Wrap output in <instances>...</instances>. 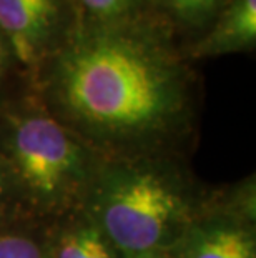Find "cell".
<instances>
[{"instance_id": "4fadbf2b", "label": "cell", "mask_w": 256, "mask_h": 258, "mask_svg": "<svg viewBox=\"0 0 256 258\" xmlns=\"http://www.w3.org/2000/svg\"><path fill=\"white\" fill-rule=\"evenodd\" d=\"M122 258H173L170 251H150V253H138V255H125Z\"/></svg>"}, {"instance_id": "ba28073f", "label": "cell", "mask_w": 256, "mask_h": 258, "mask_svg": "<svg viewBox=\"0 0 256 258\" xmlns=\"http://www.w3.org/2000/svg\"><path fill=\"white\" fill-rule=\"evenodd\" d=\"M182 25L201 27L220 12L223 0H153Z\"/></svg>"}, {"instance_id": "5b68a950", "label": "cell", "mask_w": 256, "mask_h": 258, "mask_svg": "<svg viewBox=\"0 0 256 258\" xmlns=\"http://www.w3.org/2000/svg\"><path fill=\"white\" fill-rule=\"evenodd\" d=\"M168 251L173 258H256L253 220L233 212L198 213Z\"/></svg>"}, {"instance_id": "277c9868", "label": "cell", "mask_w": 256, "mask_h": 258, "mask_svg": "<svg viewBox=\"0 0 256 258\" xmlns=\"http://www.w3.org/2000/svg\"><path fill=\"white\" fill-rule=\"evenodd\" d=\"M67 0H0V34L27 67H42L67 34Z\"/></svg>"}, {"instance_id": "9c48e42d", "label": "cell", "mask_w": 256, "mask_h": 258, "mask_svg": "<svg viewBox=\"0 0 256 258\" xmlns=\"http://www.w3.org/2000/svg\"><path fill=\"white\" fill-rule=\"evenodd\" d=\"M87 19L97 22H120L141 17L146 0H78Z\"/></svg>"}, {"instance_id": "52a82bcc", "label": "cell", "mask_w": 256, "mask_h": 258, "mask_svg": "<svg viewBox=\"0 0 256 258\" xmlns=\"http://www.w3.org/2000/svg\"><path fill=\"white\" fill-rule=\"evenodd\" d=\"M48 258H122L105 233L83 218L60 230Z\"/></svg>"}, {"instance_id": "30bf717a", "label": "cell", "mask_w": 256, "mask_h": 258, "mask_svg": "<svg viewBox=\"0 0 256 258\" xmlns=\"http://www.w3.org/2000/svg\"><path fill=\"white\" fill-rule=\"evenodd\" d=\"M0 258H48L37 238L17 230L0 232Z\"/></svg>"}, {"instance_id": "7a4b0ae2", "label": "cell", "mask_w": 256, "mask_h": 258, "mask_svg": "<svg viewBox=\"0 0 256 258\" xmlns=\"http://www.w3.org/2000/svg\"><path fill=\"white\" fill-rule=\"evenodd\" d=\"M83 205L122 256L168 251L198 215L183 175L146 155L102 160Z\"/></svg>"}, {"instance_id": "6da1fadb", "label": "cell", "mask_w": 256, "mask_h": 258, "mask_svg": "<svg viewBox=\"0 0 256 258\" xmlns=\"http://www.w3.org/2000/svg\"><path fill=\"white\" fill-rule=\"evenodd\" d=\"M42 67L48 112L112 157L158 150L183 134L192 117L187 65L143 17H85L68 27Z\"/></svg>"}, {"instance_id": "7c38bea8", "label": "cell", "mask_w": 256, "mask_h": 258, "mask_svg": "<svg viewBox=\"0 0 256 258\" xmlns=\"http://www.w3.org/2000/svg\"><path fill=\"white\" fill-rule=\"evenodd\" d=\"M9 55H10V48L5 42L4 35L0 34V84H2V79L5 75V70H7V62H9Z\"/></svg>"}, {"instance_id": "8992f818", "label": "cell", "mask_w": 256, "mask_h": 258, "mask_svg": "<svg viewBox=\"0 0 256 258\" xmlns=\"http://www.w3.org/2000/svg\"><path fill=\"white\" fill-rule=\"evenodd\" d=\"M256 42V0H230L213 27L193 47L195 58L244 52Z\"/></svg>"}, {"instance_id": "3957f363", "label": "cell", "mask_w": 256, "mask_h": 258, "mask_svg": "<svg viewBox=\"0 0 256 258\" xmlns=\"http://www.w3.org/2000/svg\"><path fill=\"white\" fill-rule=\"evenodd\" d=\"M0 155L17 194L48 213L83 205L102 162L50 112L20 105L0 115Z\"/></svg>"}, {"instance_id": "8fae6325", "label": "cell", "mask_w": 256, "mask_h": 258, "mask_svg": "<svg viewBox=\"0 0 256 258\" xmlns=\"http://www.w3.org/2000/svg\"><path fill=\"white\" fill-rule=\"evenodd\" d=\"M17 194L14 185V180L10 177V172L5 165L2 155H0V210H4L5 205H9L10 199H14Z\"/></svg>"}]
</instances>
